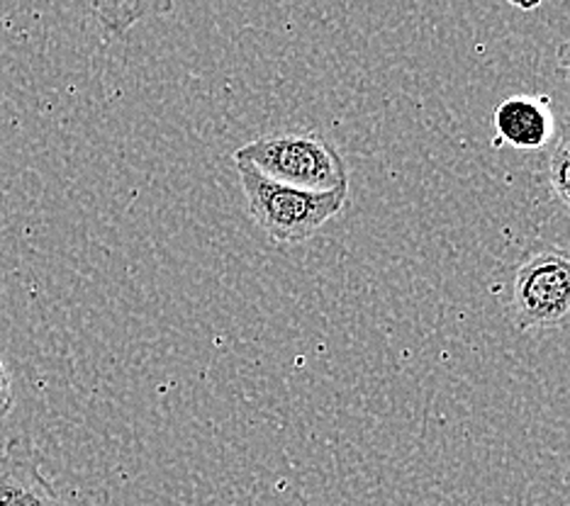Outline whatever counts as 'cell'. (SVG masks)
Returning a JSON list of instances; mask_svg holds the SVG:
<instances>
[{"label":"cell","instance_id":"cell-1","mask_svg":"<svg viewBox=\"0 0 570 506\" xmlns=\"http://www.w3.org/2000/svg\"><path fill=\"white\" fill-rule=\"evenodd\" d=\"M235 163L254 225L274 244L293 246L313 239L348 202V183L315 192L271 180L244 161Z\"/></svg>","mask_w":570,"mask_h":506},{"label":"cell","instance_id":"cell-2","mask_svg":"<svg viewBox=\"0 0 570 506\" xmlns=\"http://www.w3.org/2000/svg\"><path fill=\"white\" fill-rule=\"evenodd\" d=\"M508 311L517 331L570 329V249L529 246L512 268Z\"/></svg>","mask_w":570,"mask_h":506},{"label":"cell","instance_id":"cell-3","mask_svg":"<svg viewBox=\"0 0 570 506\" xmlns=\"http://www.w3.org/2000/svg\"><path fill=\"white\" fill-rule=\"evenodd\" d=\"M235 161L249 163L271 180L303 190L322 192L348 183V166L340 147L320 132L258 137L235 151Z\"/></svg>","mask_w":570,"mask_h":506},{"label":"cell","instance_id":"cell-4","mask_svg":"<svg viewBox=\"0 0 570 506\" xmlns=\"http://www.w3.org/2000/svg\"><path fill=\"white\" fill-rule=\"evenodd\" d=\"M498 145L520 151L543 149L553 139L551 100L547 96H512L492 115Z\"/></svg>","mask_w":570,"mask_h":506},{"label":"cell","instance_id":"cell-5","mask_svg":"<svg viewBox=\"0 0 570 506\" xmlns=\"http://www.w3.org/2000/svg\"><path fill=\"white\" fill-rule=\"evenodd\" d=\"M0 506H69L40 465L0 453Z\"/></svg>","mask_w":570,"mask_h":506},{"label":"cell","instance_id":"cell-6","mask_svg":"<svg viewBox=\"0 0 570 506\" xmlns=\"http://www.w3.org/2000/svg\"><path fill=\"white\" fill-rule=\"evenodd\" d=\"M176 0H83L90 16L112 37H125L135 24L168 16Z\"/></svg>","mask_w":570,"mask_h":506},{"label":"cell","instance_id":"cell-7","mask_svg":"<svg viewBox=\"0 0 570 506\" xmlns=\"http://www.w3.org/2000/svg\"><path fill=\"white\" fill-rule=\"evenodd\" d=\"M543 180H547L551 198L559 202L561 210L570 217V122L563 127V132L556 137L547 153Z\"/></svg>","mask_w":570,"mask_h":506},{"label":"cell","instance_id":"cell-8","mask_svg":"<svg viewBox=\"0 0 570 506\" xmlns=\"http://www.w3.org/2000/svg\"><path fill=\"white\" fill-rule=\"evenodd\" d=\"M12 409V380L8 366L0 358V419H6Z\"/></svg>","mask_w":570,"mask_h":506},{"label":"cell","instance_id":"cell-9","mask_svg":"<svg viewBox=\"0 0 570 506\" xmlns=\"http://www.w3.org/2000/svg\"><path fill=\"white\" fill-rule=\"evenodd\" d=\"M556 69L570 76V39H566V42L556 49Z\"/></svg>","mask_w":570,"mask_h":506},{"label":"cell","instance_id":"cell-10","mask_svg":"<svg viewBox=\"0 0 570 506\" xmlns=\"http://www.w3.org/2000/svg\"><path fill=\"white\" fill-rule=\"evenodd\" d=\"M508 3L512 6V8H517V10H524V12H529V10H537L543 0H508Z\"/></svg>","mask_w":570,"mask_h":506}]
</instances>
